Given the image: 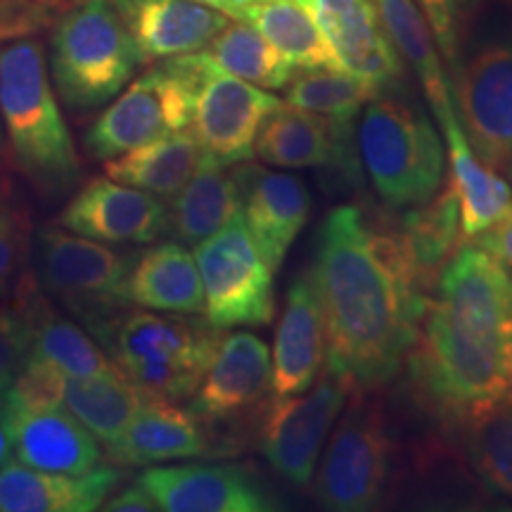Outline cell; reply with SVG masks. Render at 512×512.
Returning <instances> with one entry per match:
<instances>
[{
  "label": "cell",
  "instance_id": "6da1fadb",
  "mask_svg": "<svg viewBox=\"0 0 512 512\" xmlns=\"http://www.w3.org/2000/svg\"><path fill=\"white\" fill-rule=\"evenodd\" d=\"M313 283L325 318V368L349 389H380L408 361L430 294L399 233L335 207L318 235Z\"/></svg>",
  "mask_w": 512,
  "mask_h": 512
},
{
  "label": "cell",
  "instance_id": "7a4b0ae2",
  "mask_svg": "<svg viewBox=\"0 0 512 512\" xmlns=\"http://www.w3.org/2000/svg\"><path fill=\"white\" fill-rule=\"evenodd\" d=\"M408 366L448 418L512 396V275L479 245H460L437 280Z\"/></svg>",
  "mask_w": 512,
  "mask_h": 512
},
{
  "label": "cell",
  "instance_id": "3957f363",
  "mask_svg": "<svg viewBox=\"0 0 512 512\" xmlns=\"http://www.w3.org/2000/svg\"><path fill=\"white\" fill-rule=\"evenodd\" d=\"M0 121L12 164L41 195L57 200L74 190L79 155L50 86L46 50L29 36L0 46Z\"/></svg>",
  "mask_w": 512,
  "mask_h": 512
},
{
  "label": "cell",
  "instance_id": "277c9868",
  "mask_svg": "<svg viewBox=\"0 0 512 512\" xmlns=\"http://www.w3.org/2000/svg\"><path fill=\"white\" fill-rule=\"evenodd\" d=\"M93 335L136 387L169 401L195 396L223 337L209 320L159 316L143 306H126Z\"/></svg>",
  "mask_w": 512,
  "mask_h": 512
},
{
  "label": "cell",
  "instance_id": "5b68a950",
  "mask_svg": "<svg viewBox=\"0 0 512 512\" xmlns=\"http://www.w3.org/2000/svg\"><path fill=\"white\" fill-rule=\"evenodd\" d=\"M358 159L380 200L392 209L427 204L444 183V143L427 114L375 95L361 110Z\"/></svg>",
  "mask_w": 512,
  "mask_h": 512
},
{
  "label": "cell",
  "instance_id": "8992f818",
  "mask_svg": "<svg viewBox=\"0 0 512 512\" xmlns=\"http://www.w3.org/2000/svg\"><path fill=\"white\" fill-rule=\"evenodd\" d=\"M50 64L64 105L86 114L117 98L143 57L112 0H83L62 12Z\"/></svg>",
  "mask_w": 512,
  "mask_h": 512
},
{
  "label": "cell",
  "instance_id": "52a82bcc",
  "mask_svg": "<svg viewBox=\"0 0 512 512\" xmlns=\"http://www.w3.org/2000/svg\"><path fill=\"white\" fill-rule=\"evenodd\" d=\"M133 254L43 226L31 240V273L38 287L95 332L126 309V278Z\"/></svg>",
  "mask_w": 512,
  "mask_h": 512
},
{
  "label": "cell",
  "instance_id": "ba28073f",
  "mask_svg": "<svg viewBox=\"0 0 512 512\" xmlns=\"http://www.w3.org/2000/svg\"><path fill=\"white\" fill-rule=\"evenodd\" d=\"M197 86V53L166 57V62L147 69L100 114L83 138L86 152L98 162H107L192 126Z\"/></svg>",
  "mask_w": 512,
  "mask_h": 512
},
{
  "label": "cell",
  "instance_id": "9c48e42d",
  "mask_svg": "<svg viewBox=\"0 0 512 512\" xmlns=\"http://www.w3.org/2000/svg\"><path fill=\"white\" fill-rule=\"evenodd\" d=\"M204 316L214 328H261L275 316L273 268L256 245L242 211L197 242Z\"/></svg>",
  "mask_w": 512,
  "mask_h": 512
},
{
  "label": "cell",
  "instance_id": "30bf717a",
  "mask_svg": "<svg viewBox=\"0 0 512 512\" xmlns=\"http://www.w3.org/2000/svg\"><path fill=\"white\" fill-rule=\"evenodd\" d=\"M370 389H351V403L332 432L316 477L318 503L332 512H366L382 501L392 470V441Z\"/></svg>",
  "mask_w": 512,
  "mask_h": 512
},
{
  "label": "cell",
  "instance_id": "8fae6325",
  "mask_svg": "<svg viewBox=\"0 0 512 512\" xmlns=\"http://www.w3.org/2000/svg\"><path fill=\"white\" fill-rule=\"evenodd\" d=\"M349 384L325 368L316 387L275 399L261 427V453L287 482L306 486L316 475L323 441L344 413Z\"/></svg>",
  "mask_w": 512,
  "mask_h": 512
},
{
  "label": "cell",
  "instance_id": "7c38bea8",
  "mask_svg": "<svg viewBox=\"0 0 512 512\" xmlns=\"http://www.w3.org/2000/svg\"><path fill=\"white\" fill-rule=\"evenodd\" d=\"M453 74L456 112L472 150L505 171L512 164V41L486 43Z\"/></svg>",
  "mask_w": 512,
  "mask_h": 512
},
{
  "label": "cell",
  "instance_id": "4fadbf2b",
  "mask_svg": "<svg viewBox=\"0 0 512 512\" xmlns=\"http://www.w3.org/2000/svg\"><path fill=\"white\" fill-rule=\"evenodd\" d=\"M197 64L200 86L192 131L202 150L221 164L247 162L254 157V140L261 124L283 100L226 72L204 50H197Z\"/></svg>",
  "mask_w": 512,
  "mask_h": 512
},
{
  "label": "cell",
  "instance_id": "5bb4252c",
  "mask_svg": "<svg viewBox=\"0 0 512 512\" xmlns=\"http://www.w3.org/2000/svg\"><path fill=\"white\" fill-rule=\"evenodd\" d=\"M335 55L337 67L384 93L403 79V60L384 34L373 0H297Z\"/></svg>",
  "mask_w": 512,
  "mask_h": 512
},
{
  "label": "cell",
  "instance_id": "9a60e30c",
  "mask_svg": "<svg viewBox=\"0 0 512 512\" xmlns=\"http://www.w3.org/2000/svg\"><path fill=\"white\" fill-rule=\"evenodd\" d=\"M60 226L98 242L150 245L169 230V207L147 190L93 178L64 207Z\"/></svg>",
  "mask_w": 512,
  "mask_h": 512
},
{
  "label": "cell",
  "instance_id": "2e32d148",
  "mask_svg": "<svg viewBox=\"0 0 512 512\" xmlns=\"http://www.w3.org/2000/svg\"><path fill=\"white\" fill-rule=\"evenodd\" d=\"M164 512H268L278 505L240 465L150 467L138 479Z\"/></svg>",
  "mask_w": 512,
  "mask_h": 512
},
{
  "label": "cell",
  "instance_id": "e0dca14e",
  "mask_svg": "<svg viewBox=\"0 0 512 512\" xmlns=\"http://www.w3.org/2000/svg\"><path fill=\"white\" fill-rule=\"evenodd\" d=\"M354 119H332L280 102L261 124L254 140V155L261 162L283 169L337 166L356 171L358 147L351 143Z\"/></svg>",
  "mask_w": 512,
  "mask_h": 512
},
{
  "label": "cell",
  "instance_id": "ac0fdd59",
  "mask_svg": "<svg viewBox=\"0 0 512 512\" xmlns=\"http://www.w3.org/2000/svg\"><path fill=\"white\" fill-rule=\"evenodd\" d=\"M240 211L256 245L273 271H278L290 247L311 216V195L302 178L240 162L233 174Z\"/></svg>",
  "mask_w": 512,
  "mask_h": 512
},
{
  "label": "cell",
  "instance_id": "d6986e66",
  "mask_svg": "<svg viewBox=\"0 0 512 512\" xmlns=\"http://www.w3.org/2000/svg\"><path fill=\"white\" fill-rule=\"evenodd\" d=\"M8 403L12 448L24 465L62 475H86L102 463L98 437L62 401Z\"/></svg>",
  "mask_w": 512,
  "mask_h": 512
},
{
  "label": "cell",
  "instance_id": "ffe728a7",
  "mask_svg": "<svg viewBox=\"0 0 512 512\" xmlns=\"http://www.w3.org/2000/svg\"><path fill=\"white\" fill-rule=\"evenodd\" d=\"M273 356L254 332L221 337L207 375L195 392L192 413L202 420H226L245 413L271 392Z\"/></svg>",
  "mask_w": 512,
  "mask_h": 512
},
{
  "label": "cell",
  "instance_id": "44dd1931",
  "mask_svg": "<svg viewBox=\"0 0 512 512\" xmlns=\"http://www.w3.org/2000/svg\"><path fill=\"white\" fill-rule=\"evenodd\" d=\"M143 62L204 50L230 24L226 12L197 0H112Z\"/></svg>",
  "mask_w": 512,
  "mask_h": 512
},
{
  "label": "cell",
  "instance_id": "7402d4cb",
  "mask_svg": "<svg viewBox=\"0 0 512 512\" xmlns=\"http://www.w3.org/2000/svg\"><path fill=\"white\" fill-rule=\"evenodd\" d=\"M325 318L313 275L297 278L287 290L285 311L280 316L273 344L275 399L302 394L318 380L325 363Z\"/></svg>",
  "mask_w": 512,
  "mask_h": 512
},
{
  "label": "cell",
  "instance_id": "603a6c76",
  "mask_svg": "<svg viewBox=\"0 0 512 512\" xmlns=\"http://www.w3.org/2000/svg\"><path fill=\"white\" fill-rule=\"evenodd\" d=\"M117 482L119 472L110 467L62 475L10 460L0 467V512H93Z\"/></svg>",
  "mask_w": 512,
  "mask_h": 512
},
{
  "label": "cell",
  "instance_id": "cb8c5ba5",
  "mask_svg": "<svg viewBox=\"0 0 512 512\" xmlns=\"http://www.w3.org/2000/svg\"><path fill=\"white\" fill-rule=\"evenodd\" d=\"M207 451L209 441L202 434L200 418L178 408L174 401L152 394H147L117 444L110 446V456L126 465L188 460L204 456Z\"/></svg>",
  "mask_w": 512,
  "mask_h": 512
},
{
  "label": "cell",
  "instance_id": "d4e9b609",
  "mask_svg": "<svg viewBox=\"0 0 512 512\" xmlns=\"http://www.w3.org/2000/svg\"><path fill=\"white\" fill-rule=\"evenodd\" d=\"M126 299L150 311L202 316L204 287L195 254L178 242H162L133 254Z\"/></svg>",
  "mask_w": 512,
  "mask_h": 512
},
{
  "label": "cell",
  "instance_id": "484cf974",
  "mask_svg": "<svg viewBox=\"0 0 512 512\" xmlns=\"http://www.w3.org/2000/svg\"><path fill=\"white\" fill-rule=\"evenodd\" d=\"M17 302L27 311L31 325V354L53 363L69 377H95L121 373L112 358L105 356L100 342L86 335L81 325L57 313L48 294L38 287L34 273L17 292Z\"/></svg>",
  "mask_w": 512,
  "mask_h": 512
},
{
  "label": "cell",
  "instance_id": "4316f807",
  "mask_svg": "<svg viewBox=\"0 0 512 512\" xmlns=\"http://www.w3.org/2000/svg\"><path fill=\"white\" fill-rule=\"evenodd\" d=\"M451 162V188L458 197L463 240H475L512 211V188L494 166L477 157L460 119L441 126Z\"/></svg>",
  "mask_w": 512,
  "mask_h": 512
},
{
  "label": "cell",
  "instance_id": "83f0119b",
  "mask_svg": "<svg viewBox=\"0 0 512 512\" xmlns=\"http://www.w3.org/2000/svg\"><path fill=\"white\" fill-rule=\"evenodd\" d=\"M373 5L396 53L418 76L439 126L456 119V102H453L451 83L441 67L437 38L415 0H373Z\"/></svg>",
  "mask_w": 512,
  "mask_h": 512
},
{
  "label": "cell",
  "instance_id": "f1b7e54d",
  "mask_svg": "<svg viewBox=\"0 0 512 512\" xmlns=\"http://www.w3.org/2000/svg\"><path fill=\"white\" fill-rule=\"evenodd\" d=\"M200 157L202 145L195 131L183 128L107 159L105 174L112 181L147 190L159 200L171 202L195 174Z\"/></svg>",
  "mask_w": 512,
  "mask_h": 512
},
{
  "label": "cell",
  "instance_id": "f546056e",
  "mask_svg": "<svg viewBox=\"0 0 512 512\" xmlns=\"http://www.w3.org/2000/svg\"><path fill=\"white\" fill-rule=\"evenodd\" d=\"M169 204V233L188 245L207 240L240 211L238 188L226 164L204 150L195 174Z\"/></svg>",
  "mask_w": 512,
  "mask_h": 512
},
{
  "label": "cell",
  "instance_id": "4dcf8cb0",
  "mask_svg": "<svg viewBox=\"0 0 512 512\" xmlns=\"http://www.w3.org/2000/svg\"><path fill=\"white\" fill-rule=\"evenodd\" d=\"M147 399L124 373L95 377H64L62 403L107 448L117 444L126 425Z\"/></svg>",
  "mask_w": 512,
  "mask_h": 512
},
{
  "label": "cell",
  "instance_id": "1f68e13d",
  "mask_svg": "<svg viewBox=\"0 0 512 512\" xmlns=\"http://www.w3.org/2000/svg\"><path fill=\"white\" fill-rule=\"evenodd\" d=\"M238 19L264 34L294 69H339L323 31L297 0H254L245 3Z\"/></svg>",
  "mask_w": 512,
  "mask_h": 512
},
{
  "label": "cell",
  "instance_id": "d6a6232c",
  "mask_svg": "<svg viewBox=\"0 0 512 512\" xmlns=\"http://www.w3.org/2000/svg\"><path fill=\"white\" fill-rule=\"evenodd\" d=\"M401 235L406 242L422 283L437 287V280L451 256L460 249V209L458 197L451 185L439 190L427 204L411 207L401 223Z\"/></svg>",
  "mask_w": 512,
  "mask_h": 512
},
{
  "label": "cell",
  "instance_id": "836d02e7",
  "mask_svg": "<svg viewBox=\"0 0 512 512\" xmlns=\"http://www.w3.org/2000/svg\"><path fill=\"white\" fill-rule=\"evenodd\" d=\"M458 422L475 475L494 494L512 501V396L472 408Z\"/></svg>",
  "mask_w": 512,
  "mask_h": 512
},
{
  "label": "cell",
  "instance_id": "e575fe53",
  "mask_svg": "<svg viewBox=\"0 0 512 512\" xmlns=\"http://www.w3.org/2000/svg\"><path fill=\"white\" fill-rule=\"evenodd\" d=\"M204 53L238 79L261 88H271V91L285 88L294 76L290 60L278 53L273 43L245 19L230 22Z\"/></svg>",
  "mask_w": 512,
  "mask_h": 512
},
{
  "label": "cell",
  "instance_id": "d590c367",
  "mask_svg": "<svg viewBox=\"0 0 512 512\" xmlns=\"http://www.w3.org/2000/svg\"><path fill=\"white\" fill-rule=\"evenodd\" d=\"M375 93L366 81L342 69H302L287 83L285 102L332 119H356Z\"/></svg>",
  "mask_w": 512,
  "mask_h": 512
},
{
  "label": "cell",
  "instance_id": "8d00e7d4",
  "mask_svg": "<svg viewBox=\"0 0 512 512\" xmlns=\"http://www.w3.org/2000/svg\"><path fill=\"white\" fill-rule=\"evenodd\" d=\"M34 226L27 204L17 197L8 176L0 178V302L15 299L31 275Z\"/></svg>",
  "mask_w": 512,
  "mask_h": 512
},
{
  "label": "cell",
  "instance_id": "74e56055",
  "mask_svg": "<svg viewBox=\"0 0 512 512\" xmlns=\"http://www.w3.org/2000/svg\"><path fill=\"white\" fill-rule=\"evenodd\" d=\"M31 354V325L24 306L12 299L0 306V394L10 389Z\"/></svg>",
  "mask_w": 512,
  "mask_h": 512
},
{
  "label": "cell",
  "instance_id": "f35d334b",
  "mask_svg": "<svg viewBox=\"0 0 512 512\" xmlns=\"http://www.w3.org/2000/svg\"><path fill=\"white\" fill-rule=\"evenodd\" d=\"M53 17L38 0H0V43L36 34Z\"/></svg>",
  "mask_w": 512,
  "mask_h": 512
},
{
  "label": "cell",
  "instance_id": "ab89813d",
  "mask_svg": "<svg viewBox=\"0 0 512 512\" xmlns=\"http://www.w3.org/2000/svg\"><path fill=\"white\" fill-rule=\"evenodd\" d=\"M422 15L430 22L432 34L437 38V46L444 57L456 69L458 64V15L460 0H415Z\"/></svg>",
  "mask_w": 512,
  "mask_h": 512
},
{
  "label": "cell",
  "instance_id": "60d3db41",
  "mask_svg": "<svg viewBox=\"0 0 512 512\" xmlns=\"http://www.w3.org/2000/svg\"><path fill=\"white\" fill-rule=\"evenodd\" d=\"M472 242L486 249L489 254H494L501 264H505L512 271V211L505 219L498 221L496 226L484 230V233Z\"/></svg>",
  "mask_w": 512,
  "mask_h": 512
},
{
  "label": "cell",
  "instance_id": "b9f144b4",
  "mask_svg": "<svg viewBox=\"0 0 512 512\" xmlns=\"http://www.w3.org/2000/svg\"><path fill=\"white\" fill-rule=\"evenodd\" d=\"M102 508L110 510V512H152V510H157V505H155V501H152V496L143 489V486L136 482L133 486H128V489L121 491L119 496L105 501Z\"/></svg>",
  "mask_w": 512,
  "mask_h": 512
},
{
  "label": "cell",
  "instance_id": "7bdbcfd3",
  "mask_svg": "<svg viewBox=\"0 0 512 512\" xmlns=\"http://www.w3.org/2000/svg\"><path fill=\"white\" fill-rule=\"evenodd\" d=\"M12 453H15V448H12L8 403H5V394H0V467L10 463Z\"/></svg>",
  "mask_w": 512,
  "mask_h": 512
},
{
  "label": "cell",
  "instance_id": "ee69618b",
  "mask_svg": "<svg viewBox=\"0 0 512 512\" xmlns=\"http://www.w3.org/2000/svg\"><path fill=\"white\" fill-rule=\"evenodd\" d=\"M197 3L211 5V8H216V10L226 12L228 17H235V19H238L240 10L245 8V3H247V0H197Z\"/></svg>",
  "mask_w": 512,
  "mask_h": 512
},
{
  "label": "cell",
  "instance_id": "f6af8a7d",
  "mask_svg": "<svg viewBox=\"0 0 512 512\" xmlns=\"http://www.w3.org/2000/svg\"><path fill=\"white\" fill-rule=\"evenodd\" d=\"M38 3H41L48 12L57 15V12H67L69 8H74L76 0H38Z\"/></svg>",
  "mask_w": 512,
  "mask_h": 512
},
{
  "label": "cell",
  "instance_id": "bcb514c9",
  "mask_svg": "<svg viewBox=\"0 0 512 512\" xmlns=\"http://www.w3.org/2000/svg\"><path fill=\"white\" fill-rule=\"evenodd\" d=\"M10 159V150L8 145H5V138H3V121H0V178L5 176V166H8Z\"/></svg>",
  "mask_w": 512,
  "mask_h": 512
},
{
  "label": "cell",
  "instance_id": "7dc6e473",
  "mask_svg": "<svg viewBox=\"0 0 512 512\" xmlns=\"http://www.w3.org/2000/svg\"><path fill=\"white\" fill-rule=\"evenodd\" d=\"M505 174H508V181H512V164L505 169Z\"/></svg>",
  "mask_w": 512,
  "mask_h": 512
},
{
  "label": "cell",
  "instance_id": "c3c4849f",
  "mask_svg": "<svg viewBox=\"0 0 512 512\" xmlns=\"http://www.w3.org/2000/svg\"><path fill=\"white\" fill-rule=\"evenodd\" d=\"M247 3H254V0H247Z\"/></svg>",
  "mask_w": 512,
  "mask_h": 512
},
{
  "label": "cell",
  "instance_id": "681fc988",
  "mask_svg": "<svg viewBox=\"0 0 512 512\" xmlns=\"http://www.w3.org/2000/svg\"><path fill=\"white\" fill-rule=\"evenodd\" d=\"M76 3H79V0H76Z\"/></svg>",
  "mask_w": 512,
  "mask_h": 512
}]
</instances>
